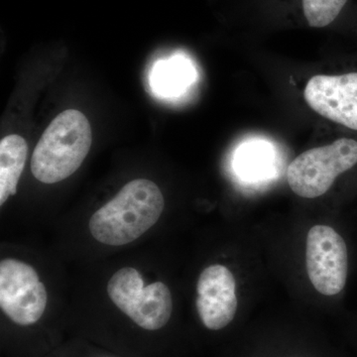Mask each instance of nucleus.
Instances as JSON below:
<instances>
[{"instance_id":"nucleus-1","label":"nucleus","mask_w":357,"mask_h":357,"mask_svg":"<svg viewBox=\"0 0 357 357\" xmlns=\"http://www.w3.org/2000/svg\"><path fill=\"white\" fill-rule=\"evenodd\" d=\"M164 204L163 194L154 182L131 181L93 213L89 220L91 236L105 245L132 243L158 222Z\"/></svg>"},{"instance_id":"nucleus-2","label":"nucleus","mask_w":357,"mask_h":357,"mask_svg":"<svg viewBox=\"0 0 357 357\" xmlns=\"http://www.w3.org/2000/svg\"><path fill=\"white\" fill-rule=\"evenodd\" d=\"M93 142L86 115L68 109L49 124L35 147L31 160L33 176L44 184L69 178L88 156Z\"/></svg>"},{"instance_id":"nucleus-3","label":"nucleus","mask_w":357,"mask_h":357,"mask_svg":"<svg viewBox=\"0 0 357 357\" xmlns=\"http://www.w3.org/2000/svg\"><path fill=\"white\" fill-rule=\"evenodd\" d=\"M357 166V140L342 137L325 146L307 150L288 167L291 190L302 198L325 195L337 178Z\"/></svg>"},{"instance_id":"nucleus-4","label":"nucleus","mask_w":357,"mask_h":357,"mask_svg":"<svg viewBox=\"0 0 357 357\" xmlns=\"http://www.w3.org/2000/svg\"><path fill=\"white\" fill-rule=\"evenodd\" d=\"M107 294L115 306L144 330H160L172 314V295L168 286L155 282L144 287L142 276L134 268L119 270L107 284Z\"/></svg>"},{"instance_id":"nucleus-5","label":"nucleus","mask_w":357,"mask_h":357,"mask_svg":"<svg viewBox=\"0 0 357 357\" xmlns=\"http://www.w3.org/2000/svg\"><path fill=\"white\" fill-rule=\"evenodd\" d=\"M46 288L34 268L20 260L0 263V307L13 323L30 326L43 316L47 306Z\"/></svg>"},{"instance_id":"nucleus-6","label":"nucleus","mask_w":357,"mask_h":357,"mask_svg":"<svg viewBox=\"0 0 357 357\" xmlns=\"http://www.w3.org/2000/svg\"><path fill=\"white\" fill-rule=\"evenodd\" d=\"M307 271L312 286L325 296L344 290L349 256L344 238L332 227L314 225L307 237Z\"/></svg>"},{"instance_id":"nucleus-7","label":"nucleus","mask_w":357,"mask_h":357,"mask_svg":"<svg viewBox=\"0 0 357 357\" xmlns=\"http://www.w3.org/2000/svg\"><path fill=\"white\" fill-rule=\"evenodd\" d=\"M304 96L317 114L357 132V70L312 77Z\"/></svg>"},{"instance_id":"nucleus-8","label":"nucleus","mask_w":357,"mask_h":357,"mask_svg":"<svg viewBox=\"0 0 357 357\" xmlns=\"http://www.w3.org/2000/svg\"><path fill=\"white\" fill-rule=\"evenodd\" d=\"M196 305L202 323L211 331L231 323L237 310L236 283L229 268L213 264L199 275Z\"/></svg>"},{"instance_id":"nucleus-9","label":"nucleus","mask_w":357,"mask_h":357,"mask_svg":"<svg viewBox=\"0 0 357 357\" xmlns=\"http://www.w3.org/2000/svg\"><path fill=\"white\" fill-rule=\"evenodd\" d=\"M24 138L16 134L6 136L0 142V204L17 192V185L27 159Z\"/></svg>"},{"instance_id":"nucleus-10","label":"nucleus","mask_w":357,"mask_h":357,"mask_svg":"<svg viewBox=\"0 0 357 357\" xmlns=\"http://www.w3.org/2000/svg\"><path fill=\"white\" fill-rule=\"evenodd\" d=\"M191 69L183 59H173L159 62L152 75L154 91L162 95L171 96L180 93L192 81Z\"/></svg>"},{"instance_id":"nucleus-11","label":"nucleus","mask_w":357,"mask_h":357,"mask_svg":"<svg viewBox=\"0 0 357 357\" xmlns=\"http://www.w3.org/2000/svg\"><path fill=\"white\" fill-rule=\"evenodd\" d=\"M272 163V151L265 143H250L239 149L236 168L243 177H265Z\"/></svg>"}]
</instances>
